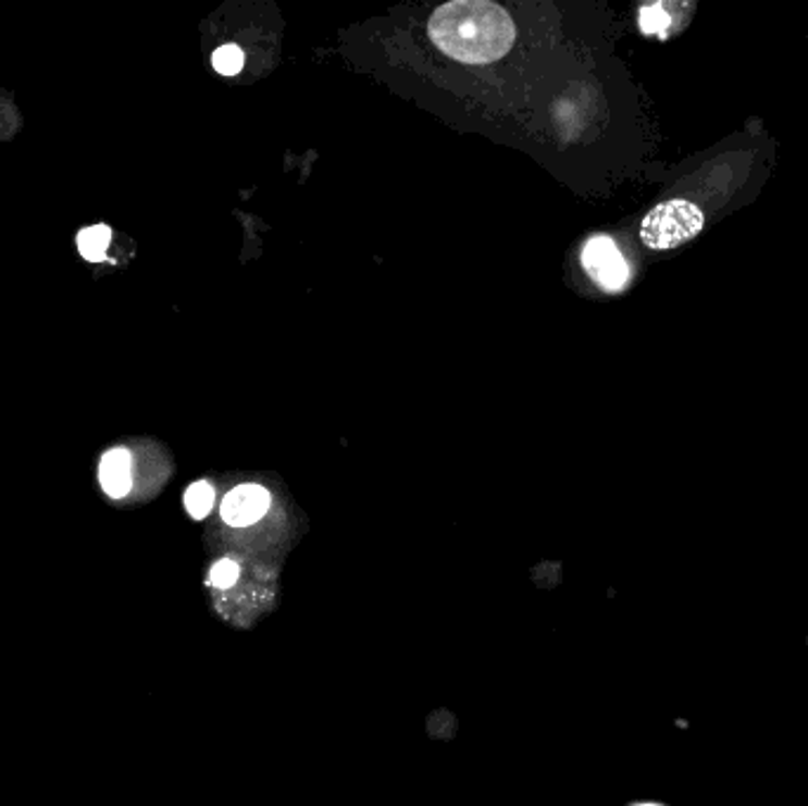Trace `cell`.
<instances>
[{
	"instance_id": "obj_1",
	"label": "cell",
	"mask_w": 808,
	"mask_h": 806,
	"mask_svg": "<svg viewBox=\"0 0 808 806\" xmlns=\"http://www.w3.org/2000/svg\"><path fill=\"white\" fill-rule=\"evenodd\" d=\"M428 36L447 58L463 64H489L515 44L509 12L489 0H455L433 12Z\"/></svg>"
},
{
	"instance_id": "obj_2",
	"label": "cell",
	"mask_w": 808,
	"mask_h": 806,
	"mask_svg": "<svg viewBox=\"0 0 808 806\" xmlns=\"http://www.w3.org/2000/svg\"><path fill=\"white\" fill-rule=\"evenodd\" d=\"M705 211L688 199H667L657 203L641 221V241L650 251H671L703 235Z\"/></svg>"
},
{
	"instance_id": "obj_3",
	"label": "cell",
	"mask_w": 808,
	"mask_h": 806,
	"mask_svg": "<svg viewBox=\"0 0 808 806\" xmlns=\"http://www.w3.org/2000/svg\"><path fill=\"white\" fill-rule=\"evenodd\" d=\"M582 265L586 275L592 277L602 292L618 294L629 284L632 270H629L626 258L620 246L608 235H596L586 241L582 251Z\"/></svg>"
},
{
	"instance_id": "obj_4",
	"label": "cell",
	"mask_w": 808,
	"mask_h": 806,
	"mask_svg": "<svg viewBox=\"0 0 808 806\" xmlns=\"http://www.w3.org/2000/svg\"><path fill=\"white\" fill-rule=\"evenodd\" d=\"M270 509V492L260 485H239L221 504L223 521L232 528L258 523Z\"/></svg>"
},
{
	"instance_id": "obj_5",
	"label": "cell",
	"mask_w": 808,
	"mask_h": 806,
	"mask_svg": "<svg viewBox=\"0 0 808 806\" xmlns=\"http://www.w3.org/2000/svg\"><path fill=\"white\" fill-rule=\"evenodd\" d=\"M98 478L107 497L123 499L133 489V455L126 447L109 449L100 459Z\"/></svg>"
},
{
	"instance_id": "obj_6",
	"label": "cell",
	"mask_w": 808,
	"mask_h": 806,
	"mask_svg": "<svg viewBox=\"0 0 808 806\" xmlns=\"http://www.w3.org/2000/svg\"><path fill=\"white\" fill-rule=\"evenodd\" d=\"M112 239H114V232L104 223L84 227L76 237L78 253L84 256L88 263H104L107 249H109V244H112Z\"/></svg>"
},
{
	"instance_id": "obj_7",
	"label": "cell",
	"mask_w": 808,
	"mask_h": 806,
	"mask_svg": "<svg viewBox=\"0 0 808 806\" xmlns=\"http://www.w3.org/2000/svg\"><path fill=\"white\" fill-rule=\"evenodd\" d=\"M213 501H215V489L207 481L191 483L185 492V509L191 518H195V521H203V518L211 513Z\"/></svg>"
},
{
	"instance_id": "obj_8",
	"label": "cell",
	"mask_w": 808,
	"mask_h": 806,
	"mask_svg": "<svg viewBox=\"0 0 808 806\" xmlns=\"http://www.w3.org/2000/svg\"><path fill=\"white\" fill-rule=\"evenodd\" d=\"M638 26L643 34L664 38L669 34L671 17L664 5H646L638 12Z\"/></svg>"
},
{
	"instance_id": "obj_9",
	"label": "cell",
	"mask_w": 808,
	"mask_h": 806,
	"mask_svg": "<svg viewBox=\"0 0 808 806\" xmlns=\"http://www.w3.org/2000/svg\"><path fill=\"white\" fill-rule=\"evenodd\" d=\"M213 66L217 74L237 76L244 66V52L239 46H223L213 52Z\"/></svg>"
},
{
	"instance_id": "obj_10",
	"label": "cell",
	"mask_w": 808,
	"mask_h": 806,
	"mask_svg": "<svg viewBox=\"0 0 808 806\" xmlns=\"http://www.w3.org/2000/svg\"><path fill=\"white\" fill-rule=\"evenodd\" d=\"M237 580H239V566L232 561V558H223V561H217L211 568L209 584L215 586V590H229V586H235Z\"/></svg>"
},
{
	"instance_id": "obj_11",
	"label": "cell",
	"mask_w": 808,
	"mask_h": 806,
	"mask_svg": "<svg viewBox=\"0 0 808 806\" xmlns=\"http://www.w3.org/2000/svg\"><path fill=\"white\" fill-rule=\"evenodd\" d=\"M636 806H662V804H636Z\"/></svg>"
}]
</instances>
